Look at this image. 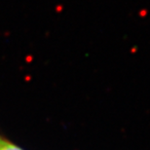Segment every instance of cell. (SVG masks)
Listing matches in <instances>:
<instances>
[{"label":"cell","instance_id":"obj_1","mask_svg":"<svg viewBox=\"0 0 150 150\" xmlns=\"http://www.w3.org/2000/svg\"><path fill=\"white\" fill-rule=\"evenodd\" d=\"M0 150H22L18 146L12 144V143L6 142V140L0 139Z\"/></svg>","mask_w":150,"mask_h":150}]
</instances>
